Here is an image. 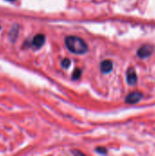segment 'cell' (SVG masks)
Instances as JSON below:
<instances>
[{
    "mask_svg": "<svg viewBox=\"0 0 155 156\" xmlns=\"http://www.w3.org/2000/svg\"><path fill=\"white\" fill-rule=\"evenodd\" d=\"M0 29H1V26H0Z\"/></svg>",
    "mask_w": 155,
    "mask_h": 156,
    "instance_id": "4fadbf2b",
    "label": "cell"
},
{
    "mask_svg": "<svg viewBox=\"0 0 155 156\" xmlns=\"http://www.w3.org/2000/svg\"><path fill=\"white\" fill-rule=\"evenodd\" d=\"M72 154H80V155H83V154L81 152H79V151H75V152H72Z\"/></svg>",
    "mask_w": 155,
    "mask_h": 156,
    "instance_id": "8fae6325",
    "label": "cell"
},
{
    "mask_svg": "<svg viewBox=\"0 0 155 156\" xmlns=\"http://www.w3.org/2000/svg\"><path fill=\"white\" fill-rule=\"evenodd\" d=\"M96 152L100 154H107V149L104 148V147H97Z\"/></svg>",
    "mask_w": 155,
    "mask_h": 156,
    "instance_id": "30bf717a",
    "label": "cell"
},
{
    "mask_svg": "<svg viewBox=\"0 0 155 156\" xmlns=\"http://www.w3.org/2000/svg\"><path fill=\"white\" fill-rule=\"evenodd\" d=\"M46 42V37L43 34H37L32 39V45L36 48H40Z\"/></svg>",
    "mask_w": 155,
    "mask_h": 156,
    "instance_id": "5b68a950",
    "label": "cell"
},
{
    "mask_svg": "<svg viewBox=\"0 0 155 156\" xmlns=\"http://www.w3.org/2000/svg\"><path fill=\"white\" fill-rule=\"evenodd\" d=\"M154 51V48L152 45H143L137 50V56L141 58H146L150 57Z\"/></svg>",
    "mask_w": 155,
    "mask_h": 156,
    "instance_id": "7a4b0ae2",
    "label": "cell"
},
{
    "mask_svg": "<svg viewBox=\"0 0 155 156\" xmlns=\"http://www.w3.org/2000/svg\"><path fill=\"white\" fill-rule=\"evenodd\" d=\"M143 98V94L140 91H133L129 93L125 98V102L128 104H136Z\"/></svg>",
    "mask_w": 155,
    "mask_h": 156,
    "instance_id": "3957f363",
    "label": "cell"
},
{
    "mask_svg": "<svg viewBox=\"0 0 155 156\" xmlns=\"http://www.w3.org/2000/svg\"><path fill=\"white\" fill-rule=\"evenodd\" d=\"M6 1H10V2H13V1H15V0H6Z\"/></svg>",
    "mask_w": 155,
    "mask_h": 156,
    "instance_id": "7c38bea8",
    "label": "cell"
},
{
    "mask_svg": "<svg viewBox=\"0 0 155 156\" xmlns=\"http://www.w3.org/2000/svg\"><path fill=\"white\" fill-rule=\"evenodd\" d=\"M100 68V71L102 73H105V74L110 73L113 69V62L110 59H105V60L101 61Z\"/></svg>",
    "mask_w": 155,
    "mask_h": 156,
    "instance_id": "8992f818",
    "label": "cell"
},
{
    "mask_svg": "<svg viewBox=\"0 0 155 156\" xmlns=\"http://www.w3.org/2000/svg\"><path fill=\"white\" fill-rule=\"evenodd\" d=\"M65 45L70 52L78 55L85 54L89 50L88 44L82 38L76 36H68L65 38Z\"/></svg>",
    "mask_w": 155,
    "mask_h": 156,
    "instance_id": "6da1fadb",
    "label": "cell"
},
{
    "mask_svg": "<svg viewBox=\"0 0 155 156\" xmlns=\"http://www.w3.org/2000/svg\"><path fill=\"white\" fill-rule=\"evenodd\" d=\"M126 80L129 85H135L138 81V77L135 69L133 68H129L126 72Z\"/></svg>",
    "mask_w": 155,
    "mask_h": 156,
    "instance_id": "277c9868",
    "label": "cell"
},
{
    "mask_svg": "<svg viewBox=\"0 0 155 156\" xmlns=\"http://www.w3.org/2000/svg\"><path fill=\"white\" fill-rule=\"evenodd\" d=\"M70 63H71V62H70V59L65 58H63L62 61H61V67L64 68V69H69V66H70Z\"/></svg>",
    "mask_w": 155,
    "mask_h": 156,
    "instance_id": "ba28073f",
    "label": "cell"
},
{
    "mask_svg": "<svg viewBox=\"0 0 155 156\" xmlns=\"http://www.w3.org/2000/svg\"><path fill=\"white\" fill-rule=\"evenodd\" d=\"M17 34H18V26L17 25H15L13 27V28L11 29V32L9 33V37L10 39L14 42L17 37Z\"/></svg>",
    "mask_w": 155,
    "mask_h": 156,
    "instance_id": "52a82bcc",
    "label": "cell"
},
{
    "mask_svg": "<svg viewBox=\"0 0 155 156\" xmlns=\"http://www.w3.org/2000/svg\"><path fill=\"white\" fill-rule=\"evenodd\" d=\"M81 73H82V71H81L79 69H76L73 71L72 79H74V80H78V79H79V78H80V76H81Z\"/></svg>",
    "mask_w": 155,
    "mask_h": 156,
    "instance_id": "9c48e42d",
    "label": "cell"
}]
</instances>
